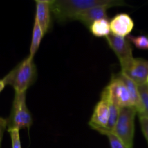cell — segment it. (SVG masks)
<instances>
[{"instance_id":"603a6c76","label":"cell","mask_w":148,"mask_h":148,"mask_svg":"<svg viewBox=\"0 0 148 148\" xmlns=\"http://www.w3.org/2000/svg\"><path fill=\"white\" fill-rule=\"evenodd\" d=\"M147 85H148V83H147Z\"/></svg>"},{"instance_id":"277c9868","label":"cell","mask_w":148,"mask_h":148,"mask_svg":"<svg viewBox=\"0 0 148 148\" xmlns=\"http://www.w3.org/2000/svg\"><path fill=\"white\" fill-rule=\"evenodd\" d=\"M101 98L120 108L133 107L130 93L118 74L112 76L109 84L102 92Z\"/></svg>"},{"instance_id":"52a82bcc","label":"cell","mask_w":148,"mask_h":148,"mask_svg":"<svg viewBox=\"0 0 148 148\" xmlns=\"http://www.w3.org/2000/svg\"><path fill=\"white\" fill-rule=\"evenodd\" d=\"M120 72L137 85L146 84L148 76V61L142 58H133L130 64L121 69Z\"/></svg>"},{"instance_id":"9a60e30c","label":"cell","mask_w":148,"mask_h":148,"mask_svg":"<svg viewBox=\"0 0 148 148\" xmlns=\"http://www.w3.org/2000/svg\"><path fill=\"white\" fill-rule=\"evenodd\" d=\"M139 97H140L141 104H142V111L139 114V116H143L148 118V85L147 84L138 85Z\"/></svg>"},{"instance_id":"7a4b0ae2","label":"cell","mask_w":148,"mask_h":148,"mask_svg":"<svg viewBox=\"0 0 148 148\" xmlns=\"http://www.w3.org/2000/svg\"><path fill=\"white\" fill-rule=\"evenodd\" d=\"M37 78V69L33 58H27L19 63L4 78L5 85H11L15 92H25Z\"/></svg>"},{"instance_id":"e0dca14e","label":"cell","mask_w":148,"mask_h":148,"mask_svg":"<svg viewBox=\"0 0 148 148\" xmlns=\"http://www.w3.org/2000/svg\"><path fill=\"white\" fill-rule=\"evenodd\" d=\"M20 130L15 128H8V132L10 134L12 148H21V143L20 140Z\"/></svg>"},{"instance_id":"ba28073f","label":"cell","mask_w":148,"mask_h":148,"mask_svg":"<svg viewBox=\"0 0 148 148\" xmlns=\"http://www.w3.org/2000/svg\"><path fill=\"white\" fill-rule=\"evenodd\" d=\"M110 116V103L102 98L96 105L89 124L91 129L101 133L107 126Z\"/></svg>"},{"instance_id":"ffe728a7","label":"cell","mask_w":148,"mask_h":148,"mask_svg":"<svg viewBox=\"0 0 148 148\" xmlns=\"http://www.w3.org/2000/svg\"><path fill=\"white\" fill-rule=\"evenodd\" d=\"M7 126V119L0 117V147H1V140H2L3 134Z\"/></svg>"},{"instance_id":"44dd1931","label":"cell","mask_w":148,"mask_h":148,"mask_svg":"<svg viewBox=\"0 0 148 148\" xmlns=\"http://www.w3.org/2000/svg\"><path fill=\"white\" fill-rule=\"evenodd\" d=\"M5 85H6L5 83H4V81H3V79H0V92L3 90V89L4 88Z\"/></svg>"},{"instance_id":"5bb4252c","label":"cell","mask_w":148,"mask_h":148,"mask_svg":"<svg viewBox=\"0 0 148 148\" xmlns=\"http://www.w3.org/2000/svg\"><path fill=\"white\" fill-rule=\"evenodd\" d=\"M44 36L40 25H39L38 22L34 20V23H33V32H32V38H31V43H30V53L28 56L30 58L34 57L35 54L37 52L39 46H40L42 38Z\"/></svg>"},{"instance_id":"d6986e66","label":"cell","mask_w":148,"mask_h":148,"mask_svg":"<svg viewBox=\"0 0 148 148\" xmlns=\"http://www.w3.org/2000/svg\"><path fill=\"white\" fill-rule=\"evenodd\" d=\"M139 123H140L141 129H142L144 136L148 143V118L139 116Z\"/></svg>"},{"instance_id":"3957f363","label":"cell","mask_w":148,"mask_h":148,"mask_svg":"<svg viewBox=\"0 0 148 148\" xmlns=\"http://www.w3.org/2000/svg\"><path fill=\"white\" fill-rule=\"evenodd\" d=\"M136 114V108L133 106L120 108L118 119L112 132L127 148H133Z\"/></svg>"},{"instance_id":"2e32d148","label":"cell","mask_w":148,"mask_h":148,"mask_svg":"<svg viewBox=\"0 0 148 148\" xmlns=\"http://www.w3.org/2000/svg\"><path fill=\"white\" fill-rule=\"evenodd\" d=\"M126 38L129 40L130 43H132L136 48L142 50L148 49V37L146 36H133L131 35H129Z\"/></svg>"},{"instance_id":"7402d4cb","label":"cell","mask_w":148,"mask_h":148,"mask_svg":"<svg viewBox=\"0 0 148 148\" xmlns=\"http://www.w3.org/2000/svg\"><path fill=\"white\" fill-rule=\"evenodd\" d=\"M147 83H148V76H147Z\"/></svg>"},{"instance_id":"4fadbf2b","label":"cell","mask_w":148,"mask_h":148,"mask_svg":"<svg viewBox=\"0 0 148 148\" xmlns=\"http://www.w3.org/2000/svg\"><path fill=\"white\" fill-rule=\"evenodd\" d=\"M89 30L96 37H107L111 33L110 22L107 19H100L89 26Z\"/></svg>"},{"instance_id":"9c48e42d","label":"cell","mask_w":148,"mask_h":148,"mask_svg":"<svg viewBox=\"0 0 148 148\" xmlns=\"http://www.w3.org/2000/svg\"><path fill=\"white\" fill-rule=\"evenodd\" d=\"M110 25L112 34L126 38L132 31L134 23L129 14L120 13L113 17Z\"/></svg>"},{"instance_id":"5b68a950","label":"cell","mask_w":148,"mask_h":148,"mask_svg":"<svg viewBox=\"0 0 148 148\" xmlns=\"http://www.w3.org/2000/svg\"><path fill=\"white\" fill-rule=\"evenodd\" d=\"M26 92H15L12 103L11 114L7 119L8 128L20 130L30 128L33 124V118L26 106Z\"/></svg>"},{"instance_id":"6da1fadb","label":"cell","mask_w":148,"mask_h":148,"mask_svg":"<svg viewBox=\"0 0 148 148\" xmlns=\"http://www.w3.org/2000/svg\"><path fill=\"white\" fill-rule=\"evenodd\" d=\"M124 6L123 0H52L51 11L59 23L74 20L84 10L97 6Z\"/></svg>"},{"instance_id":"30bf717a","label":"cell","mask_w":148,"mask_h":148,"mask_svg":"<svg viewBox=\"0 0 148 148\" xmlns=\"http://www.w3.org/2000/svg\"><path fill=\"white\" fill-rule=\"evenodd\" d=\"M52 0H36L35 20L40 25L44 35L49 31L51 25Z\"/></svg>"},{"instance_id":"ac0fdd59","label":"cell","mask_w":148,"mask_h":148,"mask_svg":"<svg viewBox=\"0 0 148 148\" xmlns=\"http://www.w3.org/2000/svg\"><path fill=\"white\" fill-rule=\"evenodd\" d=\"M106 136L108 137V140L110 142L111 148H127L115 135H114L112 133L106 134Z\"/></svg>"},{"instance_id":"8992f818","label":"cell","mask_w":148,"mask_h":148,"mask_svg":"<svg viewBox=\"0 0 148 148\" xmlns=\"http://www.w3.org/2000/svg\"><path fill=\"white\" fill-rule=\"evenodd\" d=\"M106 40L110 49L117 56L121 69L127 67L133 59L132 47L129 40L126 38L115 36L112 33L106 37Z\"/></svg>"},{"instance_id":"8fae6325","label":"cell","mask_w":148,"mask_h":148,"mask_svg":"<svg viewBox=\"0 0 148 148\" xmlns=\"http://www.w3.org/2000/svg\"><path fill=\"white\" fill-rule=\"evenodd\" d=\"M110 7L108 6H97L91 7L75 16L74 20L81 22L84 25L89 27L94 22L100 19H107V10Z\"/></svg>"},{"instance_id":"7c38bea8","label":"cell","mask_w":148,"mask_h":148,"mask_svg":"<svg viewBox=\"0 0 148 148\" xmlns=\"http://www.w3.org/2000/svg\"><path fill=\"white\" fill-rule=\"evenodd\" d=\"M118 75L126 85V88H127L128 90L130 93L133 107L136 108L137 114H139L142 111V104H141L140 97H139V90H138V85L133 80H131L130 78L128 77L126 75L122 73L121 72H119Z\"/></svg>"}]
</instances>
